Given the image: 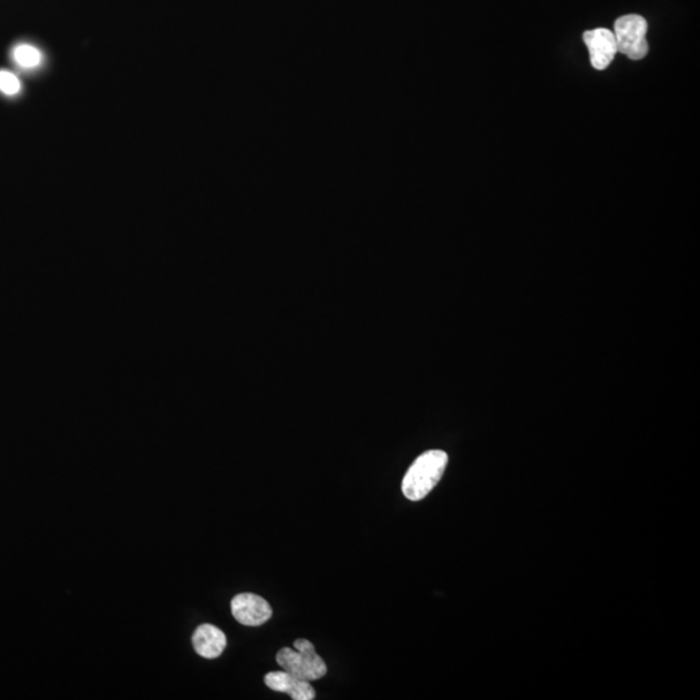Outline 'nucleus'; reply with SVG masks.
I'll use <instances>...</instances> for the list:
<instances>
[{"label":"nucleus","mask_w":700,"mask_h":700,"mask_svg":"<svg viewBox=\"0 0 700 700\" xmlns=\"http://www.w3.org/2000/svg\"><path fill=\"white\" fill-rule=\"evenodd\" d=\"M583 40L589 50L591 66L597 71L607 70L618 53V45L611 30L606 28L589 30L584 33Z\"/></svg>","instance_id":"nucleus-5"},{"label":"nucleus","mask_w":700,"mask_h":700,"mask_svg":"<svg viewBox=\"0 0 700 700\" xmlns=\"http://www.w3.org/2000/svg\"><path fill=\"white\" fill-rule=\"evenodd\" d=\"M13 58L22 68H34L41 63V52L29 44H21L14 49Z\"/></svg>","instance_id":"nucleus-8"},{"label":"nucleus","mask_w":700,"mask_h":700,"mask_svg":"<svg viewBox=\"0 0 700 700\" xmlns=\"http://www.w3.org/2000/svg\"><path fill=\"white\" fill-rule=\"evenodd\" d=\"M193 644L195 651L200 657L216 659L225 651L227 638L219 628L212 626V624H203L195 630Z\"/></svg>","instance_id":"nucleus-7"},{"label":"nucleus","mask_w":700,"mask_h":700,"mask_svg":"<svg viewBox=\"0 0 700 700\" xmlns=\"http://www.w3.org/2000/svg\"><path fill=\"white\" fill-rule=\"evenodd\" d=\"M449 456L443 451H429L418 456L402 481V493L410 501H422L443 477Z\"/></svg>","instance_id":"nucleus-1"},{"label":"nucleus","mask_w":700,"mask_h":700,"mask_svg":"<svg viewBox=\"0 0 700 700\" xmlns=\"http://www.w3.org/2000/svg\"><path fill=\"white\" fill-rule=\"evenodd\" d=\"M648 21L639 14H626L615 21L614 35L618 52L630 60H642L649 53Z\"/></svg>","instance_id":"nucleus-3"},{"label":"nucleus","mask_w":700,"mask_h":700,"mask_svg":"<svg viewBox=\"0 0 700 700\" xmlns=\"http://www.w3.org/2000/svg\"><path fill=\"white\" fill-rule=\"evenodd\" d=\"M295 650L285 648L278 651V665L284 671L303 681H318L327 675L325 660L318 656L315 645L308 639H296Z\"/></svg>","instance_id":"nucleus-2"},{"label":"nucleus","mask_w":700,"mask_h":700,"mask_svg":"<svg viewBox=\"0 0 700 700\" xmlns=\"http://www.w3.org/2000/svg\"><path fill=\"white\" fill-rule=\"evenodd\" d=\"M265 683L268 688L288 694L294 700H313L316 690L309 681L298 679L286 671L270 672L265 676Z\"/></svg>","instance_id":"nucleus-6"},{"label":"nucleus","mask_w":700,"mask_h":700,"mask_svg":"<svg viewBox=\"0 0 700 700\" xmlns=\"http://www.w3.org/2000/svg\"><path fill=\"white\" fill-rule=\"evenodd\" d=\"M20 87V81L17 75L10 72L0 71V91H2V93L7 95H14L19 93Z\"/></svg>","instance_id":"nucleus-9"},{"label":"nucleus","mask_w":700,"mask_h":700,"mask_svg":"<svg viewBox=\"0 0 700 700\" xmlns=\"http://www.w3.org/2000/svg\"><path fill=\"white\" fill-rule=\"evenodd\" d=\"M231 612L238 622L247 627H260L272 616L268 600L254 593H241L231 600Z\"/></svg>","instance_id":"nucleus-4"}]
</instances>
